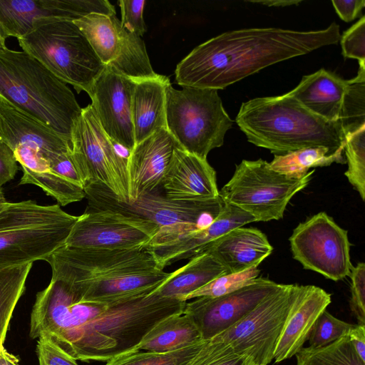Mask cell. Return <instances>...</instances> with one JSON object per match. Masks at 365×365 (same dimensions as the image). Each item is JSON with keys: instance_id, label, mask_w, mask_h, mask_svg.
<instances>
[{"instance_id": "cell-1", "label": "cell", "mask_w": 365, "mask_h": 365, "mask_svg": "<svg viewBox=\"0 0 365 365\" xmlns=\"http://www.w3.org/2000/svg\"><path fill=\"white\" fill-rule=\"evenodd\" d=\"M339 26L301 31L252 28L221 34L195 47L178 65L175 81L181 86L224 89L277 63L337 43Z\"/></svg>"}, {"instance_id": "cell-2", "label": "cell", "mask_w": 365, "mask_h": 365, "mask_svg": "<svg viewBox=\"0 0 365 365\" xmlns=\"http://www.w3.org/2000/svg\"><path fill=\"white\" fill-rule=\"evenodd\" d=\"M46 261L84 302L110 304L150 294L170 275L146 248L82 249L66 245Z\"/></svg>"}, {"instance_id": "cell-3", "label": "cell", "mask_w": 365, "mask_h": 365, "mask_svg": "<svg viewBox=\"0 0 365 365\" xmlns=\"http://www.w3.org/2000/svg\"><path fill=\"white\" fill-rule=\"evenodd\" d=\"M235 121L250 143L274 155L314 147L336 153L346 142L339 120L315 115L287 93L242 103Z\"/></svg>"}, {"instance_id": "cell-4", "label": "cell", "mask_w": 365, "mask_h": 365, "mask_svg": "<svg viewBox=\"0 0 365 365\" xmlns=\"http://www.w3.org/2000/svg\"><path fill=\"white\" fill-rule=\"evenodd\" d=\"M186 302L155 290L110 303L77 331L66 352L76 360L107 361L132 351L160 321L183 312Z\"/></svg>"}, {"instance_id": "cell-5", "label": "cell", "mask_w": 365, "mask_h": 365, "mask_svg": "<svg viewBox=\"0 0 365 365\" xmlns=\"http://www.w3.org/2000/svg\"><path fill=\"white\" fill-rule=\"evenodd\" d=\"M0 98L71 140L81 113L73 93L26 52L0 49Z\"/></svg>"}, {"instance_id": "cell-6", "label": "cell", "mask_w": 365, "mask_h": 365, "mask_svg": "<svg viewBox=\"0 0 365 365\" xmlns=\"http://www.w3.org/2000/svg\"><path fill=\"white\" fill-rule=\"evenodd\" d=\"M78 216L29 200L0 205V271L46 259L65 245Z\"/></svg>"}, {"instance_id": "cell-7", "label": "cell", "mask_w": 365, "mask_h": 365, "mask_svg": "<svg viewBox=\"0 0 365 365\" xmlns=\"http://www.w3.org/2000/svg\"><path fill=\"white\" fill-rule=\"evenodd\" d=\"M17 40L22 51L78 93H87L105 67L73 21L48 20Z\"/></svg>"}, {"instance_id": "cell-8", "label": "cell", "mask_w": 365, "mask_h": 365, "mask_svg": "<svg viewBox=\"0 0 365 365\" xmlns=\"http://www.w3.org/2000/svg\"><path fill=\"white\" fill-rule=\"evenodd\" d=\"M166 128L184 150L207 159L221 147L233 120L225 111L217 90L182 86L166 89Z\"/></svg>"}, {"instance_id": "cell-9", "label": "cell", "mask_w": 365, "mask_h": 365, "mask_svg": "<svg viewBox=\"0 0 365 365\" xmlns=\"http://www.w3.org/2000/svg\"><path fill=\"white\" fill-rule=\"evenodd\" d=\"M314 172L292 178L272 170L262 159L243 160L219 195L224 202L251 215L255 221L278 220L293 196L308 185Z\"/></svg>"}, {"instance_id": "cell-10", "label": "cell", "mask_w": 365, "mask_h": 365, "mask_svg": "<svg viewBox=\"0 0 365 365\" xmlns=\"http://www.w3.org/2000/svg\"><path fill=\"white\" fill-rule=\"evenodd\" d=\"M298 284H282L232 327L212 338L250 365H267L295 297Z\"/></svg>"}, {"instance_id": "cell-11", "label": "cell", "mask_w": 365, "mask_h": 365, "mask_svg": "<svg viewBox=\"0 0 365 365\" xmlns=\"http://www.w3.org/2000/svg\"><path fill=\"white\" fill-rule=\"evenodd\" d=\"M87 207L108 210L151 221L160 228L194 225L204 229L219 216L224 201L219 196L202 201H180L167 197L159 191L147 193L133 202L118 199L106 186L91 183L84 187Z\"/></svg>"}, {"instance_id": "cell-12", "label": "cell", "mask_w": 365, "mask_h": 365, "mask_svg": "<svg viewBox=\"0 0 365 365\" xmlns=\"http://www.w3.org/2000/svg\"><path fill=\"white\" fill-rule=\"evenodd\" d=\"M71 157L84 184L101 183L128 202L127 160L98 123L90 105L82 108L71 133Z\"/></svg>"}, {"instance_id": "cell-13", "label": "cell", "mask_w": 365, "mask_h": 365, "mask_svg": "<svg viewBox=\"0 0 365 365\" xmlns=\"http://www.w3.org/2000/svg\"><path fill=\"white\" fill-rule=\"evenodd\" d=\"M289 240L293 257L304 269L334 281L349 276L348 232L327 213L319 212L299 224Z\"/></svg>"}, {"instance_id": "cell-14", "label": "cell", "mask_w": 365, "mask_h": 365, "mask_svg": "<svg viewBox=\"0 0 365 365\" xmlns=\"http://www.w3.org/2000/svg\"><path fill=\"white\" fill-rule=\"evenodd\" d=\"M159 229L151 221L130 215L86 208L78 217L65 245L82 249L143 248Z\"/></svg>"}, {"instance_id": "cell-15", "label": "cell", "mask_w": 365, "mask_h": 365, "mask_svg": "<svg viewBox=\"0 0 365 365\" xmlns=\"http://www.w3.org/2000/svg\"><path fill=\"white\" fill-rule=\"evenodd\" d=\"M252 222L255 218L241 208L224 202L222 212L204 229L192 226L160 227L145 247L164 269L174 262L191 259L205 252L208 247L230 231Z\"/></svg>"}, {"instance_id": "cell-16", "label": "cell", "mask_w": 365, "mask_h": 365, "mask_svg": "<svg viewBox=\"0 0 365 365\" xmlns=\"http://www.w3.org/2000/svg\"><path fill=\"white\" fill-rule=\"evenodd\" d=\"M135 85V81L106 65L87 92L103 130L113 142L130 151L135 145L131 115Z\"/></svg>"}, {"instance_id": "cell-17", "label": "cell", "mask_w": 365, "mask_h": 365, "mask_svg": "<svg viewBox=\"0 0 365 365\" xmlns=\"http://www.w3.org/2000/svg\"><path fill=\"white\" fill-rule=\"evenodd\" d=\"M115 15L107 0H0V23L17 39L51 19L76 21L91 14Z\"/></svg>"}, {"instance_id": "cell-18", "label": "cell", "mask_w": 365, "mask_h": 365, "mask_svg": "<svg viewBox=\"0 0 365 365\" xmlns=\"http://www.w3.org/2000/svg\"><path fill=\"white\" fill-rule=\"evenodd\" d=\"M280 284L257 277L253 283L231 293L186 302L184 312L192 317L202 339L209 340L243 318Z\"/></svg>"}, {"instance_id": "cell-19", "label": "cell", "mask_w": 365, "mask_h": 365, "mask_svg": "<svg viewBox=\"0 0 365 365\" xmlns=\"http://www.w3.org/2000/svg\"><path fill=\"white\" fill-rule=\"evenodd\" d=\"M177 146L178 143L166 128L135 145L127 161L128 202L158 191Z\"/></svg>"}, {"instance_id": "cell-20", "label": "cell", "mask_w": 365, "mask_h": 365, "mask_svg": "<svg viewBox=\"0 0 365 365\" xmlns=\"http://www.w3.org/2000/svg\"><path fill=\"white\" fill-rule=\"evenodd\" d=\"M160 187L168 198L202 201L219 197L216 173L207 159L177 146L162 180Z\"/></svg>"}, {"instance_id": "cell-21", "label": "cell", "mask_w": 365, "mask_h": 365, "mask_svg": "<svg viewBox=\"0 0 365 365\" xmlns=\"http://www.w3.org/2000/svg\"><path fill=\"white\" fill-rule=\"evenodd\" d=\"M0 143L13 151L21 144L37 147L48 160L71 152V140L0 98Z\"/></svg>"}, {"instance_id": "cell-22", "label": "cell", "mask_w": 365, "mask_h": 365, "mask_svg": "<svg viewBox=\"0 0 365 365\" xmlns=\"http://www.w3.org/2000/svg\"><path fill=\"white\" fill-rule=\"evenodd\" d=\"M331 302V294L319 287L298 286L275 348V363L295 356L303 348L315 322Z\"/></svg>"}, {"instance_id": "cell-23", "label": "cell", "mask_w": 365, "mask_h": 365, "mask_svg": "<svg viewBox=\"0 0 365 365\" xmlns=\"http://www.w3.org/2000/svg\"><path fill=\"white\" fill-rule=\"evenodd\" d=\"M272 250L267 236L259 230L240 227L218 238L205 252L212 254L229 273H235L258 267Z\"/></svg>"}, {"instance_id": "cell-24", "label": "cell", "mask_w": 365, "mask_h": 365, "mask_svg": "<svg viewBox=\"0 0 365 365\" xmlns=\"http://www.w3.org/2000/svg\"><path fill=\"white\" fill-rule=\"evenodd\" d=\"M348 80L322 68L302 77L287 94L315 115L329 121L339 120Z\"/></svg>"}, {"instance_id": "cell-25", "label": "cell", "mask_w": 365, "mask_h": 365, "mask_svg": "<svg viewBox=\"0 0 365 365\" xmlns=\"http://www.w3.org/2000/svg\"><path fill=\"white\" fill-rule=\"evenodd\" d=\"M170 84V79L162 75L135 82L131 100L135 144L166 128V89Z\"/></svg>"}, {"instance_id": "cell-26", "label": "cell", "mask_w": 365, "mask_h": 365, "mask_svg": "<svg viewBox=\"0 0 365 365\" xmlns=\"http://www.w3.org/2000/svg\"><path fill=\"white\" fill-rule=\"evenodd\" d=\"M228 271L210 252L197 255L182 267L170 272L169 277L155 291L161 296L185 301L190 293Z\"/></svg>"}, {"instance_id": "cell-27", "label": "cell", "mask_w": 365, "mask_h": 365, "mask_svg": "<svg viewBox=\"0 0 365 365\" xmlns=\"http://www.w3.org/2000/svg\"><path fill=\"white\" fill-rule=\"evenodd\" d=\"M201 333L188 314L170 315L156 324L133 351L166 353L202 341Z\"/></svg>"}, {"instance_id": "cell-28", "label": "cell", "mask_w": 365, "mask_h": 365, "mask_svg": "<svg viewBox=\"0 0 365 365\" xmlns=\"http://www.w3.org/2000/svg\"><path fill=\"white\" fill-rule=\"evenodd\" d=\"M73 23L105 66L115 60L120 48L122 29L115 15L91 13Z\"/></svg>"}, {"instance_id": "cell-29", "label": "cell", "mask_w": 365, "mask_h": 365, "mask_svg": "<svg viewBox=\"0 0 365 365\" xmlns=\"http://www.w3.org/2000/svg\"><path fill=\"white\" fill-rule=\"evenodd\" d=\"M21 166L23 175L19 185L31 184L41 187L47 195L54 198L60 206L81 201L86 197L84 187L54 173L43 155L31 163Z\"/></svg>"}, {"instance_id": "cell-30", "label": "cell", "mask_w": 365, "mask_h": 365, "mask_svg": "<svg viewBox=\"0 0 365 365\" xmlns=\"http://www.w3.org/2000/svg\"><path fill=\"white\" fill-rule=\"evenodd\" d=\"M344 150L336 153L325 147L307 148L283 155H274L269 163L272 170L292 178H302L309 168L328 166L334 163L344 164Z\"/></svg>"}, {"instance_id": "cell-31", "label": "cell", "mask_w": 365, "mask_h": 365, "mask_svg": "<svg viewBox=\"0 0 365 365\" xmlns=\"http://www.w3.org/2000/svg\"><path fill=\"white\" fill-rule=\"evenodd\" d=\"M108 66L135 82L159 76L152 68L142 38L130 33L123 26L118 56Z\"/></svg>"}, {"instance_id": "cell-32", "label": "cell", "mask_w": 365, "mask_h": 365, "mask_svg": "<svg viewBox=\"0 0 365 365\" xmlns=\"http://www.w3.org/2000/svg\"><path fill=\"white\" fill-rule=\"evenodd\" d=\"M33 263L0 271V339L4 342L10 320L20 297Z\"/></svg>"}, {"instance_id": "cell-33", "label": "cell", "mask_w": 365, "mask_h": 365, "mask_svg": "<svg viewBox=\"0 0 365 365\" xmlns=\"http://www.w3.org/2000/svg\"><path fill=\"white\" fill-rule=\"evenodd\" d=\"M339 120L346 138L365 126V68L359 67L357 75L348 80Z\"/></svg>"}, {"instance_id": "cell-34", "label": "cell", "mask_w": 365, "mask_h": 365, "mask_svg": "<svg viewBox=\"0 0 365 365\" xmlns=\"http://www.w3.org/2000/svg\"><path fill=\"white\" fill-rule=\"evenodd\" d=\"M297 365H365L348 336L320 348H302L295 355Z\"/></svg>"}, {"instance_id": "cell-35", "label": "cell", "mask_w": 365, "mask_h": 365, "mask_svg": "<svg viewBox=\"0 0 365 365\" xmlns=\"http://www.w3.org/2000/svg\"><path fill=\"white\" fill-rule=\"evenodd\" d=\"M203 342L166 353L132 351L112 358L105 365H186Z\"/></svg>"}, {"instance_id": "cell-36", "label": "cell", "mask_w": 365, "mask_h": 365, "mask_svg": "<svg viewBox=\"0 0 365 365\" xmlns=\"http://www.w3.org/2000/svg\"><path fill=\"white\" fill-rule=\"evenodd\" d=\"M344 150L348 169L344 173L349 182L365 199V126L346 138Z\"/></svg>"}, {"instance_id": "cell-37", "label": "cell", "mask_w": 365, "mask_h": 365, "mask_svg": "<svg viewBox=\"0 0 365 365\" xmlns=\"http://www.w3.org/2000/svg\"><path fill=\"white\" fill-rule=\"evenodd\" d=\"M257 267L235 273L220 275L209 283L188 294L185 301L198 297L222 296L253 283L259 274Z\"/></svg>"}, {"instance_id": "cell-38", "label": "cell", "mask_w": 365, "mask_h": 365, "mask_svg": "<svg viewBox=\"0 0 365 365\" xmlns=\"http://www.w3.org/2000/svg\"><path fill=\"white\" fill-rule=\"evenodd\" d=\"M354 324L346 323L324 310L317 318L309 336V346L320 348L348 336Z\"/></svg>"}, {"instance_id": "cell-39", "label": "cell", "mask_w": 365, "mask_h": 365, "mask_svg": "<svg viewBox=\"0 0 365 365\" xmlns=\"http://www.w3.org/2000/svg\"><path fill=\"white\" fill-rule=\"evenodd\" d=\"M186 365H250L229 346L213 339L204 340L196 354Z\"/></svg>"}, {"instance_id": "cell-40", "label": "cell", "mask_w": 365, "mask_h": 365, "mask_svg": "<svg viewBox=\"0 0 365 365\" xmlns=\"http://www.w3.org/2000/svg\"><path fill=\"white\" fill-rule=\"evenodd\" d=\"M340 41L344 57L356 59L365 68V16L344 31Z\"/></svg>"}, {"instance_id": "cell-41", "label": "cell", "mask_w": 365, "mask_h": 365, "mask_svg": "<svg viewBox=\"0 0 365 365\" xmlns=\"http://www.w3.org/2000/svg\"><path fill=\"white\" fill-rule=\"evenodd\" d=\"M350 307L358 324L365 326V264L359 262L351 267Z\"/></svg>"}, {"instance_id": "cell-42", "label": "cell", "mask_w": 365, "mask_h": 365, "mask_svg": "<svg viewBox=\"0 0 365 365\" xmlns=\"http://www.w3.org/2000/svg\"><path fill=\"white\" fill-rule=\"evenodd\" d=\"M144 0H120L118 4L121 13V26L130 33L142 36L145 31L143 19Z\"/></svg>"}, {"instance_id": "cell-43", "label": "cell", "mask_w": 365, "mask_h": 365, "mask_svg": "<svg viewBox=\"0 0 365 365\" xmlns=\"http://www.w3.org/2000/svg\"><path fill=\"white\" fill-rule=\"evenodd\" d=\"M36 352L39 365H78L75 358L44 335L38 338Z\"/></svg>"}, {"instance_id": "cell-44", "label": "cell", "mask_w": 365, "mask_h": 365, "mask_svg": "<svg viewBox=\"0 0 365 365\" xmlns=\"http://www.w3.org/2000/svg\"><path fill=\"white\" fill-rule=\"evenodd\" d=\"M51 169L68 181L84 187V184L73 163L71 152L56 155L48 159Z\"/></svg>"}, {"instance_id": "cell-45", "label": "cell", "mask_w": 365, "mask_h": 365, "mask_svg": "<svg viewBox=\"0 0 365 365\" xmlns=\"http://www.w3.org/2000/svg\"><path fill=\"white\" fill-rule=\"evenodd\" d=\"M18 170L13 150L5 144L0 143V187L13 180Z\"/></svg>"}, {"instance_id": "cell-46", "label": "cell", "mask_w": 365, "mask_h": 365, "mask_svg": "<svg viewBox=\"0 0 365 365\" xmlns=\"http://www.w3.org/2000/svg\"><path fill=\"white\" fill-rule=\"evenodd\" d=\"M331 3L340 19L346 22L355 19L365 6L364 0H332Z\"/></svg>"}, {"instance_id": "cell-47", "label": "cell", "mask_w": 365, "mask_h": 365, "mask_svg": "<svg viewBox=\"0 0 365 365\" xmlns=\"http://www.w3.org/2000/svg\"><path fill=\"white\" fill-rule=\"evenodd\" d=\"M348 337L359 357L365 362V326L354 325Z\"/></svg>"}, {"instance_id": "cell-48", "label": "cell", "mask_w": 365, "mask_h": 365, "mask_svg": "<svg viewBox=\"0 0 365 365\" xmlns=\"http://www.w3.org/2000/svg\"><path fill=\"white\" fill-rule=\"evenodd\" d=\"M0 365H19L18 358L9 353L2 343L0 344Z\"/></svg>"}, {"instance_id": "cell-49", "label": "cell", "mask_w": 365, "mask_h": 365, "mask_svg": "<svg viewBox=\"0 0 365 365\" xmlns=\"http://www.w3.org/2000/svg\"><path fill=\"white\" fill-rule=\"evenodd\" d=\"M302 1L295 0H269V1H249V2L260 4L267 6H288L297 5Z\"/></svg>"}, {"instance_id": "cell-50", "label": "cell", "mask_w": 365, "mask_h": 365, "mask_svg": "<svg viewBox=\"0 0 365 365\" xmlns=\"http://www.w3.org/2000/svg\"><path fill=\"white\" fill-rule=\"evenodd\" d=\"M7 36L5 34L4 29L0 23V49L6 48V39Z\"/></svg>"}, {"instance_id": "cell-51", "label": "cell", "mask_w": 365, "mask_h": 365, "mask_svg": "<svg viewBox=\"0 0 365 365\" xmlns=\"http://www.w3.org/2000/svg\"><path fill=\"white\" fill-rule=\"evenodd\" d=\"M6 198L3 192L2 187H0V205H1L3 203L6 202Z\"/></svg>"}, {"instance_id": "cell-52", "label": "cell", "mask_w": 365, "mask_h": 365, "mask_svg": "<svg viewBox=\"0 0 365 365\" xmlns=\"http://www.w3.org/2000/svg\"><path fill=\"white\" fill-rule=\"evenodd\" d=\"M1 343L4 344V342L0 339V344H1Z\"/></svg>"}]
</instances>
